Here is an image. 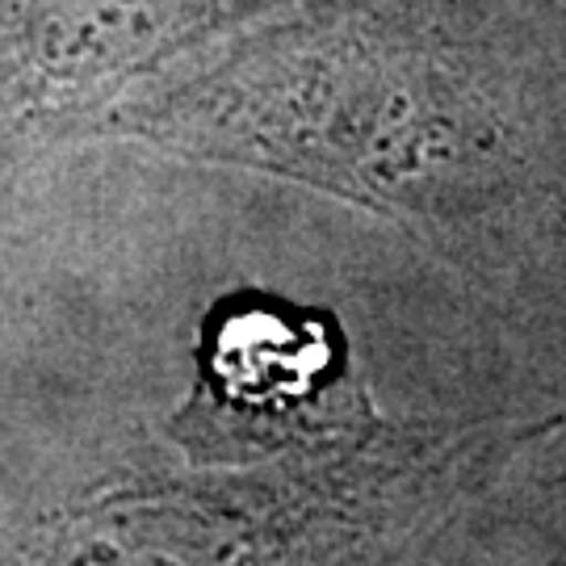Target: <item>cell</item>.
I'll list each match as a JSON object with an SVG mask.
<instances>
[{
	"label": "cell",
	"mask_w": 566,
	"mask_h": 566,
	"mask_svg": "<svg viewBox=\"0 0 566 566\" xmlns=\"http://www.w3.org/2000/svg\"><path fill=\"white\" fill-rule=\"evenodd\" d=\"M340 374V336L327 315L277 298H231L206 324L177 441L193 453L282 446L298 428L336 420Z\"/></svg>",
	"instance_id": "2"
},
{
	"label": "cell",
	"mask_w": 566,
	"mask_h": 566,
	"mask_svg": "<svg viewBox=\"0 0 566 566\" xmlns=\"http://www.w3.org/2000/svg\"><path fill=\"white\" fill-rule=\"evenodd\" d=\"M193 147L324 185L386 214L483 181L500 135L432 46L369 9H324L252 42L206 84Z\"/></svg>",
	"instance_id": "1"
}]
</instances>
